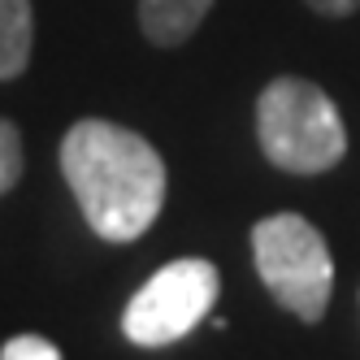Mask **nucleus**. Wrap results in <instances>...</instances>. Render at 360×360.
I'll return each instance as SVG.
<instances>
[{
  "mask_svg": "<svg viewBox=\"0 0 360 360\" xmlns=\"http://www.w3.org/2000/svg\"><path fill=\"white\" fill-rule=\"evenodd\" d=\"M61 178L83 221L105 243H135L161 217L169 174L139 131L109 117H83L61 139Z\"/></svg>",
  "mask_w": 360,
  "mask_h": 360,
  "instance_id": "obj_1",
  "label": "nucleus"
},
{
  "mask_svg": "<svg viewBox=\"0 0 360 360\" xmlns=\"http://www.w3.org/2000/svg\"><path fill=\"white\" fill-rule=\"evenodd\" d=\"M256 143L274 169L313 178L347 157V126L317 83L278 74L256 96Z\"/></svg>",
  "mask_w": 360,
  "mask_h": 360,
  "instance_id": "obj_2",
  "label": "nucleus"
},
{
  "mask_svg": "<svg viewBox=\"0 0 360 360\" xmlns=\"http://www.w3.org/2000/svg\"><path fill=\"white\" fill-rule=\"evenodd\" d=\"M252 265L278 308L317 326L334 295V256L326 235L300 213H269L252 226Z\"/></svg>",
  "mask_w": 360,
  "mask_h": 360,
  "instance_id": "obj_3",
  "label": "nucleus"
},
{
  "mask_svg": "<svg viewBox=\"0 0 360 360\" xmlns=\"http://www.w3.org/2000/svg\"><path fill=\"white\" fill-rule=\"evenodd\" d=\"M221 274L204 256H178L161 265L122 308V334L135 347H169L217 308Z\"/></svg>",
  "mask_w": 360,
  "mask_h": 360,
  "instance_id": "obj_4",
  "label": "nucleus"
},
{
  "mask_svg": "<svg viewBox=\"0 0 360 360\" xmlns=\"http://www.w3.org/2000/svg\"><path fill=\"white\" fill-rule=\"evenodd\" d=\"M209 9L213 0H139V31L157 48H178L200 31Z\"/></svg>",
  "mask_w": 360,
  "mask_h": 360,
  "instance_id": "obj_5",
  "label": "nucleus"
},
{
  "mask_svg": "<svg viewBox=\"0 0 360 360\" xmlns=\"http://www.w3.org/2000/svg\"><path fill=\"white\" fill-rule=\"evenodd\" d=\"M31 48H35L31 0H0V83L27 74Z\"/></svg>",
  "mask_w": 360,
  "mask_h": 360,
  "instance_id": "obj_6",
  "label": "nucleus"
},
{
  "mask_svg": "<svg viewBox=\"0 0 360 360\" xmlns=\"http://www.w3.org/2000/svg\"><path fill=\"white\" fill-rule=\"evenodd\" d=\"M22 169H27V152H22V131L0 117V195H9L22 183Z\"/></svg>",
  "mask_w": 360,
  "mask_h": 360,
  "instance_id": "obj_7",
  "label": "nucleus"
},
{
  "mask_svg": "<svg viewBox=\"0 0 360 360\" xmlns=\"http://www.w3.org/2000/svg\"><path fill=\"white\" fill-rule=\"evenodd\" d=\"M0 360H61V347L44 334H13L0 343Z\"/></svg>",
  "mask_w": 360,
  "mask_h": 360,
  "instance_id": "obj_8",
  "label": "nucleus"
},
{
  "mask_svg": "<svg viewBox=\"0 0 360 360\" xmlns=\"http://www.w3.org/2000/svg\"><path fill=\"white\" fill-rule=\"evenodd\" d=\"M304 5L321 18H352L360 9V0H304Z\"/></svg>",
  "mask_w": 360,
  "mask_h": 360,
  "instance_id": "obj_9",
  "label": "nucleus"
}]
</instances>
